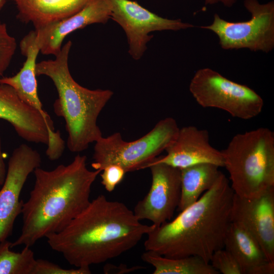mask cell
Returning <instances> with one entry per match:
<instances>
[{
  "label": "cell",
  "mask_w": 274,
  "mask_h": 274,
  "mask_svg": "<svg viewBox=\"0 0 274 274\" xmlns=\"http://www.w3.org/2000/svg\"><path fill=\"white\" fill-rule=\"evenodd\" d=\"M153 227L142 224L124 203L101 194L63 229L46 238L70 264L89 267L131 250Z\"/></svg>",
  "instance_id": "cell-1"
},
{
  "label": "cell",
  "mask_w": 274,
  "mask_h": 274,
  "mask_svg": "<svg viewBox=\"0 0 274 274\" xmlns=\"http://www.w3.org/2000/svg\"><path fill=\"white\" fill-rule=\"evenodd\" d=\"M86 156L77 154L67 165L52 170L37 167L28 200L22 203L21 233L11 248L31 247L43 237L63 229L90 202L99 170H89Z\"/></svg>",
  "instance_id": "cell-2"
},
{
  "label": "cell",
  "mask_w": 274,
  "mask_h": 274,
  "mask_svg": "<svg viewBox=\"0 0 274 274\" xmlns=\"http://www.w3.org/2000/svg\"><path fill=\"white\" fill-rule=\"evenodd\" d=\"M233 195L222 173L209 190L175 218L152 224L144 242L145 251L169 258L195 256L210 263L213 254L224 248Z\"/></svg>",
  "instance_id": "cell-3"
},
{
  "label": "cell",
  "mask_w": 274,
  "mask_h": 274,
  "mask_svg": "<svg viewBox=\"0 0 274 274\" xmlns=\"http://www.w3.org/2000/svg\"><path fill=\"white\" fill-rule=\"evenodd\" d=\"M72 44L71 41L64 44L54 59L37 63L36 74L47 76L53 81L58 93L53 104L54 111L65 121L69 150L78 153L102 136L97 124V118L113 92L89 89L74 80L68 63Z\"/></svg>",
  "instance_id": "cell-4"
},
{
  "label": "cell",
  "mask_w": 274,
  "mask_h": 274,
  "mask_svg": "<svg viewBox=\"0 0 274 274\" xmlns=\"http://www.w3.org/2000/svg\"><path fill=\"white\" fill-rule=\"evenodd\" d=\"M234 193L258 196L274 187V133L260 127L235 135L221 151Z\"/></svg>",
  "instance_id": "cell-5"
},
{
  "label": "cell",
  "mask_w": 274,
  "mask_h": 274,
  "mask_svg": "<svg viewBox=\"0 0 274 274\" xmlns=\"http://www.w3.org/2000/svg\"><path fill=\"white\" fill-rule=\"evenodd\" d=\"M179 128L175 119L167 117L135 141L123 140L120 132L102 136L95 142L91 166L101 172L111 164L121 166L126 173L146 168L175 140Z\"/></svg>",
  "instance_id": "cell-6"
},
{
  "label": "cell",
  "mask_w": 274,
  "mask_h": 274,
  "mask_svg": "<svg viewBox=\"0 0 274 274\" xmlns=\"http://www.w3.org/2000/svg\"><path fill=\"white\" fill-rule=\"evenodd\" d=\"M189 90L202 107L221 109L243 120L258 116L264 105L262 98L253 89L208 67L195 72Z\"/></svg>",
  "instance_id": "cell-7"
},
{
  "label": "cell",
  "mask_w": 274,
  "mask_h": 274,
  "mask_svg": "<svg viewBox=\"0 0 274 274\" xmlns=\"http://www.w3.org/2000/svg\"><path fill=\"white\" fill-rule=\"evenodd\" d=\"M251 14L249 20L231 22L214 15L212 23L200 27L214 32L221 47L225 50L249 49L268 53L274 48V2L260 4L257 0H244Z\"/></svg>",
  "instance_id": "cell-8"
},
{
  "label": "cell",
  "mask_w": 274,
  "mask_h": 274,
  "mask_svg": "<svg viewBox=\"0 0 274 274\" xmlns=\"http://www.w3.org/2000/svg\"><path fill=\"white\" fill-rule=\"evenodd\" d=\"M111 9V18L124 29L128 39L129 53L138 60L147 48V43L153 36L149 33L165 30H179L193 27L180 19L163 18L130 0H108Z\"/></svg>",
  "instance_id": "cell-9"
},
{
  "label": "cell",
  "mask_w": 274,
  "mask_h": 274,
  "mask_svg": "<svg viewBox=\"0 0 274 274\" xmlns=\"http://www.w3.org/2000/svg\"><path fill=\"white\" fill-rule=\"evenodd\" d=\"M0 119L9 122L18 135L27 142L46 144L51 152L64 147L59 131H55L38 110L24 102L12 87L2 83Z\"/></svg>",
  "instance_id": "cell-10"
},
{
  "label": "cell",
  "mask_w": 274,
  "mask_h": 274,
  "mask_svg": "<svg viewBox=\"0 0 274 274\" xmlns=\"http://www.w3.org/2000/svg\"><path fill=\"white\" fill-rule=\"evenodd\" d=\"M41 163L40 153L26 144L13 151L0 190V243L11 234L15 221L21 213L22 189L29 174L40 167Z\"/></svg>",
  "instance_id": "cell-11"
},
{
  "label": "cell",
  "mask_w": 274,
  "mask_h": 274,
  "mask_svg": "<svg viewBox=\"0 0 274 274\" xmlns=\"http://www.w3.org/2000/svg\"><path fill=\"white\" fill-rule=\"evenodd\" d=\"M150 168L152 183L148 193L134 207L140 220H148L155 226L170 220L181 196V171L162 163L152 162Z\"/></svg>",
  "instance_id": "cell-12"
},
{
  "label": "cell",
  "mask_w": 274,
  "mask_h": 274,
  "mask_svg": "<svg viewBox=\"0 0 274 274\" xmlns=\"http://www.w3.org/2000/svg\"><path fill=\"white\" fill-rule=\"evenodd\" d=\"M230 220L250 232L267 259L274 261V187L253 198L234 193Z\"/></svg>",
  "instance_id": "cell-13"
},
{
  "label": "cell",
  "mask_w": 274,
  "mask_h": 274,
  "mask_svg": "<svg viewBox=\"0 0 274 274\" xmlns=\"http://www.w3.org/2000/svg\"><path fill=\"white\" fill-rule=\"evenodd\" d=\"M165 151V155L157 157L152 162L179 169L200 163H211L219 167L224 165L223 154L210 144L208 130L194 126L179 128Z\"/></svg>",
  "instance_id": "cell-14"
},
{
  "label": "cell",
  "mask_w": 274,
  "mask_h": 274,
  "mask_svg": "<svg viewBox=\"0 0 274 274\" xmlns=\"http://www.w3.org/2000/svg\"><path fill=\"white\" fill-rule=\"evenodd\" d=\"M111 18L108 0H92L83 9L61 20L35 28L40 52L56 55L64 38L73 31L93 23H105Z\"/></svg>",
  "instance_id": "cell-15"
},
{
  "label": "cell",
  "mask_w": 274,
  "mask_h": 274,
  "mask_svg": "<svg viewBox=\"0 0 274 274\" xmlns=\"http://www.w3.org/2000/svg\"><path fill=\"white\" fill-rule=\"evenodd\" d=\"M20 48L22 55L26 57L22 67L15 75L2 77L0 79V83L12 87L24 102L38 110L47 122L54 126L51 117L43 110L38 94L36 66L37 58L40 50L35 30L30 31L23 38Z\"/></svg>",
  "instance_id": "cell-16"
},
{
  "label": "cell",
  "mask_w": 274,
  "mask_h": 274,
  "mask_svg": "<svg viewBox=\"0 0 274 274\" xmlns=\"http://www.w3.org/2000/svg\"><path fill=\"white\" fill-rule=\"evenodd\" d=\"M92 0H14L22 22L35 28L57 22L76 13Z\"/></svg>",
  "instance_id": "cell-17"
},
{
  "label": "cell",
  "mask_w": 274,
  "mask_h": 274,
  "mask_svg": "<svg viewBox=\"0 0 274 274\" xmlns=\"http://www.w3.org/2000/svg\"><path fill=\"white\" fill-rule=\"evenodd\" d=\"M224 248L240 265L243 274L251 268L268 260L255 237L240 225L231 222L227 231Z\"/></svg>",
  "instance_id": "cell-18"
},
{
  "label": "cell",
  "mask_w": 274,
  "mask_h": 274,
  "mask_svg": "<svg viewBox=\"0 0 274 274\" xmlns=\"http://www.w3.org/2000/svg\"><path fill=\"white\" fill-rule=\"evenodd\" d=\"M219 166L211 163H200L180 169V212L192 204L217 181L222 172Z\"/></svg>",
  "instance_id": "cell-19"
},
{
  "label": "cell",
  "mask_w": 274,
  "mask_h": 274,
  "mask_svg": "<svg viewBox=\"0 0 274 274\" xmlns=\"http://www.w3.org/2000/svg\"><path fill=\"white\" fill-rule=\"evenodd\" d=\"M142 259L154 267L153 274H218L210 263L199 257L169 258L155 252L146 251Z\"/></svg>",
  "instance_id": "cell-20"
},
{
  "label": "cell",
  "mask_w": 274,
  "mask_h": 274,
  "mask_svg": "<svg viewBox=\"0 0 274 274\" xmlns=\"http://www.w3.org/2000/svg\"><path fill=\"white\" fill-rule=\"evenodd\" d=\"M12 242L0 243V274H31L36 259L30 247L20 252L10 250Z\"/></svg>",
  "instance_id": "cell-21"
},
{
  "label": "cell",
  "mask_w": 274,
  "mask_h": 274,
  "mask_svg": "<svg viewBox=\"0 0 274 274\" xmlns=\"http://www.w3.org/2000/svg\"><path fill=\"white\" fill-rule=\"evenodd\" d=\"M16 47L15 38L8 32L6 24L0 21V79L9 66Z\"/></svg>",
  "instance_id": "cell-22"
},
{
  "label": "cell",
  "mask_w": 274,
  "mask_h": 274,
  "mask_svg": "<svg viewBox=\"0 0 274 274\" xmlns=\"http://www.w3.org/2000/svg\"><path fill=\"white\" fill-rule=\"evenodd\" d=\"M218 272L223 274H243L238 263L233 255L223 248L212 255L210 263Z\"/></svg>",
  "instance_id": "cell-23"
},
{
  "label": "cell",
  "mask_w": 274,
  "mask_h": 274,
  "mask_svg": "<svg viewBox=\"0 0 274 274\" xmlns=\"http://www.w3.org/2000/svg\"><path fill=\"white\" fill-rule=\"evenodd\" d=\"M89 267L67 269L44 259H36L31 274H90Z\"/></svg>",
  "instance_id": "cell-24"
},
{
  "label": "cell",
  "mask_w": 274,
  "mask_h": 274,
  "mask_svg": "<svg viewBox=\"0 0 274 274\" xmlns=\"http://www.w3.org/2000/svg\"><path fill=\"white\" fill-rule=\"evenodd\" d=\"M101 184L108 192L114 191L116 187L123 180L126 172L121 166L117 164L109 165L101 171Z\"/></svg>",
  "instance_id": "cell-25"
},
{
  "label": "cell",
  "mask_w": 274,
  "mask_h": 274,
  "mask_svg": "<svg viewBox=\"0 0 274 274\" xmlns=\"http://www.w3.org/2000/svg\"><path fill=\"white\" fill-rule=\"evenodd\" d=\"M274 261L267 260L249 269L246 274H273Z\"/></svg>",
  "instance_id": "cell-26"
},
{
  "label": "cell",
  "mask_w": 274,
  "mask_h": 274,
  "mask_svg": "<svg viewBox=\"0 0 274 274\" xmlns=\"http://www.w3.org/2000/svg\"><path fill=\"white\" fill-rule=\"evenodd\" d=\"M141 266H133L132 267H127L125 265H120L119 266H116L113 265H107L104 267V272L106 273H123L129 272L132 271L141 269Z\"/></svg>",
  "instance_id": "cell-27"
},
{
  "label": "cell",
  "mask_w": 274,
  "mask_h": 274,
  "mask_svg": "<svg viewBox=\"0 0 274 274\" xmlns=\"http://www.w3.org/2000/svg\"><path fill=\"white\" fill-rule=\"evenodd\" d=\"M6 169L5 164L4 160L3 155L1 149V140L0 138V185H2L3 184L6 175Z\"/></svg>",
  "instance_id": "cell-28"
},
{
  "label": "cell",
  "mask_w": 274,
  "mask_h": 274,
  "mask_svg": "<svg viewBox=\"0 0 274 274\" xmlns=\"http://www.w3.org/2000/svg\"><path fill=\"white\" fill-rule=\"evenodd\" d=\"M237 0H204L206 5H214L217 3H221L227 7H231Z\"/></svg>",
  "instance_id": "cell-29"
},
{
  "label": "cell",
  "mask_w": 274,
  "mask_h": 274,
  "mask_svg": "<svg viewBox=\"0 0 274 274\" xmlns=\"http://www.w3.org/2000/svg\"><path fill=\"white\" fill-rule=\"evenodd\" d=\"M6 3V0H0V11L3 8Z\"/></svg>",
  "instance_id": "cell-30"
},
{
  "label": "cell",
  "mask_w": 274,
  "mask_h": 274,
  "mask_svg": "<svg viewBox=\"0 0 274 274\" xmlns=\"http://www.w3.org/2000/svg\"><path fill=\"white\" fill-rule=\"evenodd\" d=\"M1 186V185H0Z\"/></svg>",
  "instance_id": "cell-31"
}]
</instances>
